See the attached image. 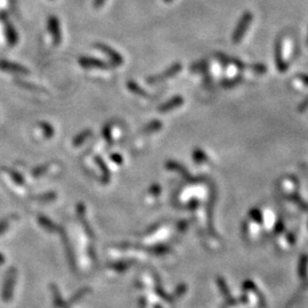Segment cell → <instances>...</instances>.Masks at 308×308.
I'll list each match as a JSON object with an SVG mask.
<instances>
[{
    "label": "cell",
    "mask_w": 308,
    "mask_h": 308,
    "mask_svg": "<svg viewBox=\"0 0 308 308\" xmlns=\"http://www.w3.org/2000/svg\"><path fill=\"white\" fill-rule=\"evenodd\" d=\"M252 20H253V16L251 13L246 12L243 14L241 20H240L238 26H236L234 35H233V41H234L235 43L241 41L242 38L246 33V31H248V28L250 26V24L252 23Z\"/></svg>",
    "instance_id": "6da1fadb"
},
{
    "label": "cell",
    "mask_w": 308,
    "mask_h": 308,
    "mask_svg": "<svg viewBox=\"0 0 308 308\" xmlns=\"http://www.w3.org/2000/svg\"><path fill=\"white\" fill-rule=\"evenodd\" d=\"M79 64L84 69H102V70H106L111 69L112 66H110L109 64L103 62L101 60L96 59H91V57H86L82 56L79 59Z\"/></svg>",
    "instance_id": "7a4b0ae2"
},
{
    "label": "cell",
    "mask_w": 308,
    "mask_h": 308,
    "mask_svg": "<svg viewBox=\"0 0 308 308\" xmlns=\"http://www.w3.org/2000/svg\"><path fill=\"white\" fill-rule=\"evenodd\" d=\"M48 29L50 35L53 37L54 43L59 45V43H61V40H62V32H61L60 21L55 16H50L48 19Z\"/></svg>",
    "instance_id": "3957f363"
},
{
    "label": "cell",
    "mask_w": 308,
    "mask_h": 308,
    "mask_svg": "<svg viewBox=\"0 0 308 308\" xmlns=\"http://www.w3.org/2000/svg\"><path fill=\"white\" fill-rule=\"evenodd\" d=\"M97 49H100L101 52H103L104 54H106L109 56V59L112 61V63L114 65H120V64L123 63V59L121 57L119 53H117L116 50L111 48V47L104 45V43H97L96 45Z\"/></svg>",
    "instance_id": "277c9868"
},
{
    "label": "cell",
    "mask_w": 308,
    "mask_h": 308,
    "mask_svg": "<svg viewBox=\"0 0 308 308\" xmlns=\"http://www.w3.org/2000/svg\"><path fill=\"white\" fill-rule=\"evenodd\" d=\"M0 69L7 71V72H14L20 74H26L29 73V71L25 69L24 66L19 65V64L9 62V61H0Z\"/></svg>",
    "instance_id": "5b68a950"
},
{
    "label": "cell",
    "mask_w": 308,
    "mask_h": 308,
    "mask_svg": "<svg viewBox=\"0 0 308 308\" xmlns=\"http://www.w3.org/2000/svg\"><path fill=\"white\" fill-rule=\"evenodd\" d=\"M0 19L2 20V22L6 23L5 32H6V37H7V40H8V42H9V45H12V46L16 45V43H18V40H19V36H18V33H16L15 28L11 24V23L7 21L6 16H5V19L2 18V16H0Z\"/></svg>",
    "instance_id": "8992f818"
},
{
    "label": "cell",
    "mask_w": 308,
    "mask_h": 308,
    "mask_svg": "<svg viewBox=\"0 0 308 308\" xmlns=\"http://www.w3.org/2000/svg\"><path fill=\"white\" fill-rule=\"evenodd\" d=\"M179 70H181V65H175L174 67H171L170 70L165 71L164 73H162L161 76H157V77L150 78V79H148V82L153 83V82H158V81H162V80L167 79V78L171 77V74H175V73L177 72V71H179Z\"/></svg>",
    "instance_id": "52a82bcc"
},
{
    "label": "cell",
    "mask_w": 308,
    "mask_h": 308,
    "mask_svg": "<svg viewBox=\"0 0 308 308\" xmlns=\"http://www.w3.org/2000/svg\"><path fill=\"white\" fill-rule=\"evenodd\" d=\"M96 162H97L98 164H100L101 170L103 171V182L107 183V182L110 181V171H109V169L106 168V164H104L103 160H102L100 157L96 158Z\"/></svg>",
    "instance_id": "ba28073f"
},
{
    "label": "cell",
    "mask_w": 308,
    "mask_h": 308,
    "mask_svg": "<svg viewBox=\"0 0 308 308\" xmlns=\"http://www.w3.org/2000/svg\"><path fill=\"white\" fill-rule=\"evenodd\" d=\"M91 135V131L90 130H84V131H82V133H80L79 135H78V136H76L74 137V140H73V145L74 146H78V145H81L83 143L84 141L87 140L88 137H89Z\"/></svg>",
    "instance_id": "9c48e42d"
},
{
    "label": "cell",
    "mask_w": 308,
    "mask_h": 308,
    "mask_svg": "<svg viewBox=\"0 0 308 308\" xmlns=\"http://www.w3.org/2000/svg\"><path fill=\"white\" fill-rule=\"evenodd\" d=\"M181 102H182V98L181 97H178V98H174V100H172L171 102H168V104H165V105H164V106H161L160 109V111H168V110H171L172 107H175V106H178L179 104H181Z\"/></svg>",
    "instance_id": "30bf717a"
},
{
    "label": "cell",
    "mask_w": 308,
    "mask_h": 308,
    "mask_svg": "<svg viewBox=\"0 0 308 308\" xmlns=\"http://www.w3.org/2000/svg\"><path fill=\"white\" fill-rule=\"evenodd\" d=\"M128 88H129L131 91H134V93H136L137 95H141V96H147L146 93H145L143 89H141V87L138 86L136 82H134V81H129V82H128Z\"/></svg>",
    "instance_id": "8fae6325"
},
{
    "label": "cell",
    "mask_w": 308,
    "mask_h": 308,
    "mask_svg": "<svg viewBox=\"0 0 308 308\" xmlns=\"http://www.w3.org/2000/svg\"><path fill=\"white\" fill-rule=\"evenodd\" d=\"M40 127L43 129V134H45L46 137H52L54 135V129L53 127L50 126L49 123H42L41 124H40Z\"/></svg>",
    "instance_id": "7c38bea8"
},
{
    "label": "cell",
    "mask_w": 308,
    "mask_h": 308,
    "mask_svg": "<svg viewBox=\"0 0 308 308\" xmlns=\"http://www.w3.org/2000/svg\"><path fill=\"white\" fill-rule=\"evenodd\" d=\"M9 175H11V177L14 179V181L18 183L19 185L24 184V178H23L20 174H18V172H16V171H12L11 170V171H9Z\"/></svg>",
    "instance_id": "4fadbf2b"
},
{
    "label": "cell",
    "mask_w": 308,
    "mask_h": 308,
    "mask_svg": "<svg viewBox=\"0 0 308 308\" xmlns=\"http://www.w3.org/2000/svg\"><path fill=\"white\" fill-rule=\"evenodd\" d=\"M16 83H18L19 86H21V87H23V88H25V89H30V90H40L38 87H36V86H31V84L28 83V82H24V81L16 80Z\"/></svg>",
    "instance_id": "5bb4252c"
},
{
    "label": "cell",
    "mask_w": 308,
    "mask_h": 308,
    "mask_svg": "<svg viewBox=\"0 0 308 308\" xmlns=\"http://www.w3.org/2000/svg\"><path fill=\"white\" fill-rule=\"evenodd\" d=\"M110 134H111V131H110V126L109 124H107L106 127H104V130H103V135H104V137H105V140L109 142V143H111V136H110Z\"/></svg>",
    "instance_id": "9a60e30c"
},
{
    "label": "cell",
    "mask_w": 308,
    "mask_h": 308,
    "mask_svg": "<svg viewBox=\"0 0 308 308\" xmlns=\"http://www.w3.org/2000/svg\"><path fill=\"white\" fill-rule=\"evenodd\" d=\"M47 170V167H40V168H37V169H35V170L32 171V174L36 176V177H39L40 175H42L43 172H45Z\"/></svg>",
    "instance_id": "2e32d148"
},
{
    "label": "cell",
    "mask_w": 308,
    "mask_h": 308,
    "mask_svg": "<svg viewBox=\"0 0 308 308\" xmlns=\"http://www.w3.org/2000/svg\"><path fill=\"white\" fill-rule=\"evenodd\" d=\"M105 0H94V7L95 8H100L101 6L104 5Z\"/></svg>",
    "instance_id": "e0dca14e"
},
{
    "label": "cell",
    "mask_w": 308,
    "mask_h": 308,
    "mask_svg": "<svg viewBox=\"0 0 308 308\" xmlns=\"http://www.w3.org/2000/svg\"><path fill=\"white\" fill-rule=\"evenodd\" d=\"M112 160L113 161H117L118 164H121V162H123V159H120V157L119 155H112Z\"/></svg>",
    "instance_id": "ac0fdd59"
},
{
    "label": "cell",
    "mask_w": 308,
    "mask_h": 308,
    "mask_svg": "<svg viewBox=\"0 0 308 308\" xmlns=\"http://www.w3.org/2000/svg\"><path fill=\"white\" fill-rule=\"evenodd\" d=\"M164 1H165V2H170L171 0H164Z\"/></svg>",
    "instance_id": "d6986e66"
}]
</instances>
